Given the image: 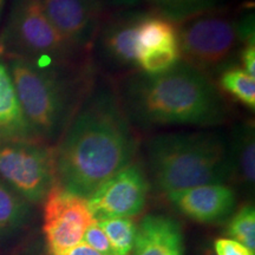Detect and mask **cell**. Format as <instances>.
Masks as SVG:
<instances>
[{"label": "cell", "instance_id": "6da1fadb", "mask_svg": "<svg viewBox=\"0 0 255 255\" xmlns=\"http://www.w3.org/2000/svg\"><path fill=\"white\" fill-rule=\"evenodd\" d=\"M137 130L124 114L114 82L98 72L55 150L56 184L88 199L135 161Z\"/></svg>", "mask_w": 255, "mask_h": 255}, {"label": "cell", "instance_id": "7a4b0ae2", "mask_svg": "<svg viewBox=\"0 0 255 255\" xmlns=\"http://www.w3.org/2000/svg\"><path fill=\"white\" fill-rule=\"evenodd\" d=\"M124 114L136 130L161 127H221L231 107L216 83L183 62L157 75L139 70L114 82Z\"/></svg>", "mask_w": 255, "mask_h": 255}, {"label": "cell", "instance_id": "3957f363", "mask_svg": "<svg viewBox=\"0 0 255 255\" xmlns=\"http://www.w3.org/2000/svg\"><path fill=\"white\" fill-rule=\"evenodd\" d=\"M7 70L32 135L49 145L59 141L98 75L90 58L77 64L11 58Z\"/></svg>", "mask_w": 255, "mask_h": 255}, {"label": "cell", "instance_id": "277c9868", "mask_svg": "<svg viewBox=\"0 0 255 255\" xmlns=\"http://www.w3.org/2000/svg\"><path fill=\"white\" fill-rule=\"evenodd\" d=\"M145 151L152 181L163 194L229 182L227 138L219 131L159 133L149 138Z\"/></svg>", "mask_w": 255, "mask_h": 255}, {"label": "cell", "instance_id": "5b68a950", "mask_svg": "<svg viewBox=\"0 0 255 255\" xmlns=\"http://www.w3.org/2000/svg\"><path fill=\"white\" fill-rule=\"evenodd\" d=\"M253 43V12L234 17L222 9H213L177 25L181 59L212 79L229 66L240 65L242 47Z\"/></svg>", "mask_w": 255, "mask_h": 255}, {"label": "cell", "instance_id": "8992f818", "mask_svg": "<svg viewBox=\"0 0 255 255\" xmlns=\"http://www.w3.org/2000/svg\"><path fill=\"white\" fill-rule=\"evenodd\" d=\"M0 52L39 64H77L90 58L56 30L39 0H14L0 36Z\"/></svg>", "mask_w": 255, "mask_h": 255}, {"label": "cell", "instance_id": "52a82bcc", "mask_svg": "<svg viewBox=\"0 0 255 255\" xmlns=\"http://www.w3.org/2000/svg\"><path fill=\"white\" fill-rule=\"evenodd\" d=\"M0 178L30 205L43 203L56 184L53 145L37 141L0 142Z\"/></svg>", "mask_w": 255, "mask_h": 255}, {"label": "cell", "instance_id": "ba28073f", "mask_svg": "<svg viewBox=\"0 0 255 255\" xmlns=\"http://www.w3.org/2000/svg\"><path fill=\"white\" fill-rule=\"evenodd\" d=\"M144 11H122L103 19L90 50L96 70L120 77L137 68V31Z\"/></svg>", "mask_w": 255, "mask_h": 255}, {"label": "cell", "instance_id": "9c48e42d", "mask_svg": "<svg viewBox=\"0 0 255 255\" xmlns=\"http://www.w3.org/2000/svg\"><path fill=\"white\" fill-rule=\"evenodd\" d=\"M43 233L49 255H64L81 244L96 220L84 197L52 187L43 202Z\"/></svg>", "mask_w": 255, "mask_h": 255}, {"label": "cell", "instance_id": "30bf717a", "mask_svg": "<svg viewBox=\"0 0 255 255\" xmlns=\"http://www.w3.org/2000/svg\"><path fill=\"white\" fill-rule=\"evenodd\" d=\"M150 182L142 165L133 161L108 178L88 197L96 221L111 218H135L144 210Z\"/></svg>", "mask_w": 255, "mask_h": 255}, {"label": "cell", "instance_id": "8fae6325", "mask_svg": "<svg viewBox=\"0 0 255 255\" xmlns=\"http://www.w3.org/2000/svg\"><path fill=\"white\" fill-rule=\"evenodd\" d=\"M51 24L71 45L85 55L104 19L101 0H39Z\"/></svg>", "mask_w": 255, "mask_h": 255}, {"label": "cell", "instance_id": "7c38bea8", "mask_svg": "<svg viewBox=\"0 0 255 255\" xmlns=\"http://www.w3.org/2000/svg\"><path fill=\"white\" fill-rule=\"evenodd\" d=\"M178 213L202 225L226 222L237 209L235 189L227 183L203 184L164 194Z\"/></svg>", "mask_w": 255, "mask_h": 255}, {"label": "cell", "instance_id": "4fadbf2b", "mask_svg": "<svg viewBox=\"0 0 255 255\" xmlns=\"http://www.w3.org/2000/svg\"><path fill=\"white\" fill-rule=\"evenodd\" d=\"M131 255H184L181 223L169 215H145L137 225Z\"/></svg>", "mask_w": 255, "mask_h": 255}, {"label": "cell", "instance_id": "5bb4252c", "mask_svg": "<svg viewBox=\"0 0 255 255\" xmlns=\"http://www.w3.org/2000/svg\"><path fill=\"white\" fill-rule=\"evenodd\" d=\"M228 144L229 182L253 193L255 184V130L253 123L240 122L233 127Z\"/></svg>", "mask_w": 255, "mask_h": 255}, {"label": "cell", "instance_id": "9a60e30c", "mask_svg": "<svg viewBox=\"0 0 255 255\" xmlns=\"http://www.w3.org/2000/svg\"><path fill=\"white\" fill-rule=\"evenodd\" d=\"M7 141L36 138L24 119L8 70L0 62V142Z\"/></svg>", "mask_w": 255, "mask_h": 255}, {"label": "cell", "instance_id": "2e32d148", "mask_svg": "<svg viewBox=\"0 0 255 255\" xmlns=\"http://www.w3.org/2000/svg\"><path fill=\"white\" fill-rule=\"evenodd\" d=\"M28 216L30 203L0 178V240L18 232Z\"/></svg>", "mask_w": 255, "mask_h": 255}, {"label": "cell", "instance_id": "e0dca14e", "mask_svg": "<svg viewBox=\"0 0 255 255\" xmlns=\"http://www.w3.org/2000/svg\"><path fill=\"white\" fill-rule=\"evenodd\" d=\"M177 46V25L146 12L137 31V53L157 47Z\"/></svg>", "mask_w": 255, "mask_h": 255}, {"label": "cell", "instance_id": "ac0fdd59", "mask_svg": "<svg viewBox=\"0 0 255 255\" xmlns=\"http://www.w3.org/2000/svg\"><path fill=\"white\" fill-rule=\"evenodd\" d=\"M216 85L222 94H227L242 105L255 109V77L245 71L240 65H232L222 70L216 77Z\"/></svg>", "mask_w": 255, "mask_h": 255}, {"label": "cell", "instance_id": "d6986e66", "mask_svg": "<svg viewBox=\"0 0 255 255\" xmlns=\"http://www.w3.org/2000/svg\"><path fill=\"white\" fill-rule=\"evenodd\" d=\"M152 13L163 17L174 24L216 9L222 0H148Z\"/></svg>", "mask_w": 255, "mask_h": 255}, {"label": "cell", "instance_id": "ffe728a7", "mask_svg": "<svg viewBox=\"0 0 255 255\" xmlns=\"http://www.w3.org/2000/svg\"><path fill=\"white\" fill-rule=\"evenodd\" d=\"M97 223L109 239L117 255H131L137 233V223L133 219L111 218L98 220Z\"/></svg>", "mask_w": 255, "mask_h": 255}, {"label": "cell", "instance_id": "44dd1931", "mask_svg": "<svg viewBox=\"0 0 255 255\" xmlns=\"http://www.w3.org/2000/svg\"><path fill=\"white\" fill-rule=\"evenodd\" d=\"M226 235L240 242L255 253V207L248 202L242 205L227 220Z\"/></svg>", "mask_w": 255, "mask_h": 255}, {"label": "cell", "instance_id": "7402d4cb", "mask_svg": "<svg viewBox=\"0 0 255 255\" xmlns=\"http://www.w3.org/2000/svg\"><path fill=\"white\" fill-rule=\"evenodd\" d=\"M181 60L177 46H165L139 51L137 53V68L148 75H157L169 69Z\"/></svg>", "mask_w": 255, "mask_h": 255}, {"label": "cell", "instance_id": "603a6c76", "mask_svg": "<svg viewBox=\"0 0 255 255\" xmlns=\"http://www.w3.org/2000/svg\"><path fill=\"white\" fill-rule=\"evenodd\" d=\"M82 242L88 245L94 251L98 252L101 255H117L113 246H111L109 239L107 238V235H105L103 229L100 227L97 221H95L87 229Z\"/></svg>", "mask_w": 255, "mask_h": 255}, {"label": "cell", "instance_id": "cb8c5ba5", "mask_svg": "<svg viewBox=\"0 0 255 255\" xmlns=\"http://www.w3.org/2000/svg\"><path fill=\"white\" fill-rule=\"evenodd\" d=\"M212 247L216 255H255L246 246L229 238L216 239Z\"/></svg>", "mask_w": 255, "mask_h": 255}, {"label": "cell", "instance_id": "d4e9b609", "mask_svg": "<svg viewBox=\"0 0 255 255\" xmlns=\"http://www.w3.org/2000/svg\"><path fill=\"white\" fill-rule=\"evenodd\" d=\"M239 64L252 77H255V43L247 44L242 47Z\"/></svg>", "mask_w": 255, "mask_h": 255}, {"label": "cell", "instance_id": "484cf974", "mask_svg": "<svg viewBox=\"0 0 255 255\" xmlns=\"http://www.w3.org/2000/svg\"><path fill=\"white\" fill-rule=\"evenodd\" d=\"M64 255H101V254L98 253V252L92 250L91 247H89L88 245L81 242V244L77 245L76 247H73L72 250H70L68 253Z\"/></svg>", "mask_w": 255, "mask_h": 255}, {"label": "cell", "instance_id": "4316f807", "mask_svg": "<svg viewBox=\"0 0 255 255\" xmlns=\"http://www.w3.org/2000/svg\"><path fill=\"white\" fill-rule=\"evenodd\" d=\"M200 255H216V254H215V252H214V250H213L212 246H207V247L203 248L202 251H201Z\"/></svg>", "mask_w": 255, "mask_h": 255}, {"label": "cell", "instance_id": "83f0119b", "mask_svg": "<svg viewBox=\"0 0 255 255\" xmlns=\"http://www.w3.org/2000/svg\"><path fill=\"white\" fill-rule=\"evenodd\" d=\"M2 2H4V0H0V11H1V7H2Z\"/></svg>", "mask_w": 255, "mask_h": 255}]
</instances>
